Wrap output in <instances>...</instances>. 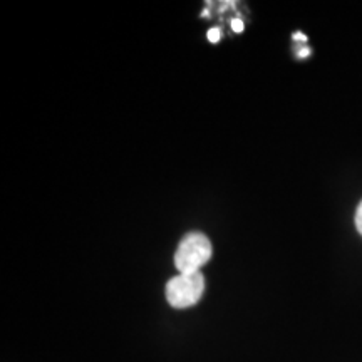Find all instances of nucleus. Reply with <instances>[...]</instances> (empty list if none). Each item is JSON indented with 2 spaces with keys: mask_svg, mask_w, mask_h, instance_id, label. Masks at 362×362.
Listing matches in <instances>:
<instances>
[{
  "mask_svg": "<svg viewBox=\"0 0 362 362\" xmlns=\"http://www.w3.org/2000/svg\"><path fill=\"white\" fill-rule=\"evenodd\" d=\"M309 49H302L300 52H298V57H305V56H309Z\"/></svg>",
  "mask_w": 362,
  "mask_h": 362,
  "instance_id": "423d86ee",
  "label": "nucleus"
},
{
  "mask_svg": "<svg viewBox=\"0 0 362 362\" xmlns=\"http://www.w3.org/2000/svg\"><path fill=\"white\" fill-rule=\"evenodd\" d=\"M211 259V242L200 232L188 233L180 242L175 253V267L180 274L200 272L203 265Z\"/></svg>",
  "mask_w": 362,
  "mask_h": 362,
  "instance_id": "f257e3e1",
  "label": "nucleus"
},
{
  "mask_svg": "<svg viewBox=\"0 0 362 362\" xmlns=\"http://www.w3.org/2000/svg\"><path fill=\"white\" fill-rule=\"evenodd\" d=\"M293 39H296V40H305L307 37H305V35H302L300 33H297L296 35H293Z\"/></svg>",
  "mask_w": 362,
  "mask_h": 362,
  "instance_id": "0eeeda50",
  "label": "nucleus"
},
{
  "mask_svg": "<svg viewBox=\"0 0 362 362\" xmlns=\"http://www.w3.org/2000/svg\"><path fill=\"white\" fill-rule=\"evenodd\" d=\"M356 226L357 230H359V233L362 235V202L359 203V206H357V211H356Z\"/></svg>",
  "mask_w": 362,
  "mask_h": 362,
  "instance_id": "20e7f679",
  "label": "nucleus"
},
{
  "mask_svg": "<svg viewBox=\"0 0 362 362\" xmlns=\"http://www.w3.org/2000/svg\"><path fill=\"white\" fill-rule=\"evenodd\" d=\"M232 29L235 30V33H242V30H243V22L240 21V19H233Z\"/></svg>",
  "mask_w": 362,
  "mask_h": 362,
  "instance_id": "39448f33",
  "label": "nucleus"
},
{
  "mask_svg": "<svg viewBox=\"0 0 362 362\" xmlns=\"http://www.w3.org/2000/svg\"><path fill=\"white\" fill-rule=\"evenodd\" d=\"M203 17H206V16H210V11H203V13H202Z\"/></svg>",
  "mask_w": 362,
  "mask_h": 362,
  "instance_id": "6e6552de",
  "label": "nucleus"
},
{
  "mask_svg": "<svg viewBox=\"0 0 362 362\" xmlns=\"http://www.w3.org/2000/svg\"><path fill=\"white\" fill-rule=\"evenodd\" d=\"M206 37H208V40H210V42H214V44H216L220 40V37H221V33H220V29H210L208 30V34H206Z\"/></svg>",
  "mask_w": 362,
  "mask_h": 362,
  "instance_id": "7ed1b4c3",
  "label": "nucleus"
},
{
  "mask_svg": "<svg viewBox=\"0 0 362 362\" xmlns=\"http://www.w3.org/2000/svg\"><path fill=\"white\" fill-rule=\"evenodd\" d=\"M205 292V277L202 272L180 274L166 284V298L175 309H188L200 300Z\"/></svg>",
  "mask_w": 362,
  "mask_h": 362,
  "instance_id": "f03ea898",
  "label": "nucleus"
}]
</instances>
